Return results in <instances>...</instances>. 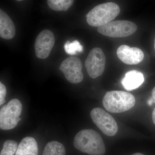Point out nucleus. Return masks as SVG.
Returning a JSON list of instances; mask_svg holds the SVG:
<instances>
[{"label":"nucleus","instance_id":"obj_14","mask_svg":"<svg viewBox=\"0 0 155 155\" xmlns=\"http://www.w3.org/2000/svg\"><path fill=\"white\" fill-rule=\"evenodd\" d=\"M66 150L62 143L57 141L48 143L45 147L42 155H65Z\"/></svg>","mask_w":155,"mask_h":155},{"label":"nucleus","instance_id":"obj_7","mask_svg":"<svg viewBox=\"0 0 155 155\" xmlns=\"http://www.w3.org/2000/svg\"><path fill=\"white\" fill-rule=\"evenodd\" d=\"M105 64V56L102 50L99 48H95L90 51L85 62L87 73L92 78L102 75Z\"/></svg>","mask_w":155,"mask_h":155},{"label":"nucleus","instance_id":"obj_21","mask_svg":"<svg viewBox=\"0 0 155 155\" xmlns=\"http://www.w3.org/2000/svg\"><path fill=\"white\" fill-rule=\"evenodd\" d=\"M152 95L153 98L155 100V87L153 89L152 91Z\"/></svg>","mask_w":155,"mask_h":155},{"label":"nucleus","instance_id":"obj_1","mask_svg":"<svg viewBox=\"0 0 155 155\" xmlns=\"http://www.w3.org/2000/svg\"><path fill=\"white\" fill-rule=\"evenodd\" d=\"M75 148L91 155H103L105 146L99 134L92 129H84L75 135L74 140Z\"/></svg>","mask_w":155,"mask_h":155},{"label":"nucleus","instance_id":"obj_18","mask_svg":"<svg viewBox=\"0 0 155 155\" xmlns=\"http://www.w3.org/2000/svg\"><path fill=\"white\" fill-rule=\"evenodd\" d=\"M7 93V90L5 86L2 82H0V105H2L5 102V100Z\"/></svg>","mask_w":155,"mask_h":155},{"label":"nucleus","instance_id":"obj_19","mask_svg":"<svg viewBox=\"0 0 155 155\" xmlns=\"http://www.w3.org/2000/svg\"><path fill=\"white\" fill-rule=\"evenodd\" d=\"M153 103H154V99L152 97L150 98L148 100L147 104L150 106H151L152 105Z\"/></svg>","mask_w":155,"mask_h":155},{"label":"nucleus","instance_id":"obj_13","mask_svg":"<svg viewBox=\"0 0 155 155\" xmlns=\"http://www.w3.org/2000/svg\"><path fill=\"white\" fill-rule=\"evenodd\" d=\"M38 147L36 140L30 137H25L18 146L16 155H38Z\"/></svg>","mask_w":155,"mask_h":155},{"label":"nucleus","instance_id":"obj_22","mask_svg":"<svg viewBox=\"0 0 155 155\" xmlns=\"http://www.w3.org/2000/svg\"><path fill=\"white\" fill-rule=\"evenodd\" d=\"M131 155H144L143 154H142L141 153H136L133 154Z\"/></svg>","mask_w":155,"mask_h":155},{"label":"nucleus","instance_id":"obj_3","mask_svg":"<svg viewBox=\"0 0 155 155\" xmlns=\"http://www.w3.org/2000/svg\"><path fill=\"white\" fill-rule=\"evenodd\" d=\"M135 99L129 93L113 91L106 93L103 98V104L106 110L112 113H121L134 107Z\"/></svg>","mask_w":155,"mask_h":155},{"label":"nucleus","instance_id":"obj_23","mask_svg":"<svg viewBox=\"0 0 155 155\" xmlns=\"http://www.w3.org/2000/svg\"><path fill=\"white\" fill-rule=\"evenodd\" d=\"M154 48H155V40H154Z\"/></svg>","mask_w":155,"mask_h":155},{"label":"nucleus","instance_id":"obj_16","mask_svg":"<svg viewBox=\"0 0 155 155\" xmlns=\"http://www.w3.org/2000/svg\"><path fill=\"white\" fill-rule=\"evenodd\" d=\"M64 48L66 52L70 55L77 54L83 51V47L77 40L74 41L72 42L67 41L64 45Z\"/></svg>","mask_w":155,"mask_h":155},{"label":"nucleus","instance_id":"obj_9","mask_svg":"<svg viewBox=\"0 0 155 155\" xmlns=\"http://www.w3.org/2000/svg\"><path fill=\"white\" fill-rule=\"evenodd\" d=\"M55 43V38L53 32L45 29L40 32L35 43V49L36 57L39 59L47 58Z\"/></svg>","mask_w":155,"mask_h":155},{"label":"nucleus","instance_id":"obj_12","mask_svg":"<svg viewBox=\"0 0 155 155\" xmlns=\"http://www.w3.org/2000/svg\"><path fill=\"white\" fill-rule=\"evenodd\" d=\"M16 29L11 18L2 10H0V36L5 39H11L14 37Z\"/></svg>","mask_w":155,"mask_h":155},{"label":"nucleus","instance_id":"obj_2","mask_svg":"<svg viewBox=\"0 0 155 155\" xmlns=\"http://www.w3.org/2000/svg\"><path fill=\"white\" fill-rule=\"evenodd\" d=\"M120 8L116 3L110 2L98 5L87 14V23L93 27H101L112 22L120 13Z\"/></svg>","mask_w":155,"mask_h":155},{"label":"nucleus","instance_id":"obj_10","mask_svg":"<svg viewBox=\"0 0 155 155\" xmlns=\"http://www.w3.org/2000/svg\"><path fill=\"white\" fill-rule=\"evenodd\" d=\"M116 53L118 58L127 65L139 64L144 58V54L141 49L137 48H130L126 45L119 47Z\"/></svg>","mask_w":155,"mask_h":155},{"label":"nucleus","instance_id":"obj_5","mask_svg":"<svg viewBox=\"0 0 155 155\" xmlns=\"http://www.w3.org/2000/svg\"><path fill=\"white\" fill-rule=\"evenodd\" d=\"M137 29V25L131 21L116 20L99 27L97 31L105 36L112 38H123L132 35Z\"/></svg>","mask_w":155,"mask_h":155},{"label":"nucleus","instance_id":"obj_11","mask_svg":"<svg viewBox=\"0 0 155 155\" xmlns=\"http://www.w3.org/2000/svg\"><path fill=\"white\" fill-rule=\"evenodd\" d=\"M144 81V76L142 72L133 70L125 73L121 83L126 90L132 91L141 86Z\"/></svg>","mask_w":155,"mask_h":155},{"label":"nucleus","instance_id":"obj_17","mask_svg":"<svg viewBox=\"0 0 155 155\" xmlns=\"http://www.w3.org/2000/svg\"><path fill=\"white\" fill-rule=\"evenodd\" d=\"M18 144L13 140H7L3 145L0 155H14L17 152Z\"/></svg>","mask_w":155,"mask_h":155},{"label":"nucleus","instance_id":"obj_8","mask_svg":"<svg viewBox=\"0 0 155 155\" xmlns=\"http://www.w3.org/2000/svg\"><path fill=\"white\" fill-rule=\"evenodd\" d=\"M82 64L79 58L70 57L65 59L61 64L60 70L71 83H80L83 79L82 72Z\"/></svg>","mask_w":155,"mask_h":155},{"label":"nucleus","instance_id":"obj_4","mask_svg":"<svg viewBox=\"0 0 155 155\" xmlns=\"http://www.w3.org/2000/svg\"><path fill=\"white\" fill-rule=\"evenodd\" d=\"M22 110V105L17 99L11 100L0 110V127L4 130H10L16 127L21 120L19 118Z\"/></svg>","mask_w":155,"mask_h":155},{"label":"nucleus","instance_id":"obj_15","mask_svg":"<svg viewBox=\"0 0 155 155\" xmlns=\"http://www.w3.org/2000/svg\"><path fill=\"white\" fill-rule=\"evenodd\" d=\"M74 2L72 0H48L47 3L50 8L54 11H66L72 6Z\"/></svg>","mask_w":155,"mask_h":155},{"label":"nucleus","instance_id":"obj_20","mask_svg":"<svg viewBox=\"0 0 155 155\" xmlns=\"http://www.w3.org/2000/svg\"><path fill=\"white\" fill-rule=\"evenodd\" d=\"M152 119L153 122L155 125V107L153 109L152 113Z\"/></svg>","mask_w":155,"mask_h":155},{"label":"nucleus","instance_id":"obj_6","mask_svg":"<svg viewBox=\"0 0 155 155\" xmlns=\"http://www.w3.org/2000/svg\"><path fill=\"white\" fill-rule=\"evenodd\" d=\"M93 122L108 136L116 135L118 130V125L116 120L110 114L101 108H95L91 112Z\"/></svg>","mask_w":155,"mask_h":155}]
</instances>
